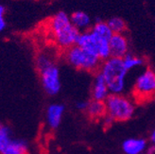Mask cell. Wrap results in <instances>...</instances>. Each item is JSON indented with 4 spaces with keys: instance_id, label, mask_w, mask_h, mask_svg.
<instances>
[{
    "instance_id": "cell-16",
    "label": "cell",
    "mask_w": 155,
    "mask_h": 154,
    "mask_svg": "<svg viewBox=\"0 0 155 154\" xmlns=\"http://www.w3.org/2000/svg\"><path fill=\"white\" fill-rule=\"evenodd\" d=\"M89 102L87 101H79L76 103V108L80 111H86Z\"/></svg>"
},
{
    "instance_id": "cell-1",
    "label": "cell",
    "mask_w": 155,
    "mask_h": 154,
    "mask_svg": "<svg viewBox=\"0 0 155 154\" xmlns=\"http://www.w3.org/2000/svg\"><path fill=\"white\" fill-rule=\"evenodd\" d=\"M49 31L57 47L65 51L76 45L81 31L72 24L70 16L64 11H59L49 20Z\"/></svg>"
},
{
    "instance_id": "cell-15",
    "label": "cell",
    "mask_w": 155,
    "mask_h": 154,
    "mask_svg": "<svg viewBox=\"0 0 155 154\" xmlns=\"http://www.w3.org/2000/svg\"><path fill=\"white\" fill-rule=\"evenodd\" d=\"M108 25H109L110 28L114 34H118V33H124L126 31L127 25L126 22L124 21L121 17H112L107 21Z\"/></svg>"
},
{
    "instance_id": "cell-9",
    "label": "cell",
    "mask_w": 155,
    "mask_h": 154,
    "mask_svg": "<svg viewBox=\"0 0 155 154\" xmlns=\"http://www.w3.org/2000/svg\"><path fill=\"white\" fill-rule=\"evenodd\" d=\"M110 96V91L102 74L99 71L95 73L94 81L92 85V99L99 101H105Z\"/></svg>"
},
{
    "instance_id": "cell-17",
    "label": "cell",
    "mask_w": 155,
    "mask_h": 154,
    "mask_svg": "<svg viewBox=\"0 0 155 154\" xmlns=\"http://www.w3.org/2000/svg\"><path fill=\"white\" fill-rule=\"evenodd\" d=\"M7 28V22L5 16H0V31H4Z\"/></svg>"
},
{
    "instance_id": "cell-19",
    "label": "cell",
    "mask_w": 155,
    "mask_h": 154,
    "mask_svg": "<svg viewBox=\"0 0 155 154\" xmlns=\"http://www.w3.org/2000/svg\"><path fill=\"white\" fill-rule=\"evenodd\" d=\"M150 142H151L153 145H155V129L152 130L151 133H150Z\"/></svg>"
},
{
    "instance_id": "cell-11",
    "label": "cell",
    "mask_w": 155,
    "mask_h": 154,
    "mask_svg": "<svg viewBox=\"0 0 155 154\" xmlns=\"http://www.w3.org/2000/svg\"><path fill=\"white\" fill-rule=\"evenodd\" d=\"M148 149V143L143 138H128L122 143L125 154H142Z\"/></svg>"
},
{
    "instance_id": "cell-12",
    "label": "cell",
    "mask_w": 155,
    "mask_h": 154,
    "mask_svg": "<svg viewBox=\"0 0 155 154\" xmlns=\"http://www.w3.org/2000/svg\"><path fill=\"white\" fill-rule=\"evenodd\" d=\"M70 19L72 24L80 30L81 32L86 31L92 28V21L89 15L81 11H78L73 12L70 15Z\"/></svg>"
},
{
    "instance_id": "cell-3",
    "label": "cell",
    "mask_w": 155,
    "mask_h": 154,
    "mask_svg": "<svg viewBox=\"0 0 155 154\" xmlns=\"http://www.w3.org/2000/svg\"><path fill=\"white\" fill-rule=\"evenodd\" d=\"M109 88L110 94L120 95L126 87L128 70L124 66L122 59L111 57L103 61L99 70Z\"/></svg>"
},
{
    "instance_id": "cell-7",
    "label": "cell",
    "mask_w": 155,
    "mask_h": 154,
    "mask_svg": "<svg viewBox=\"0 0 155 154\" xmlns=\"http://www.w3.org/2000/svg\"><path fill=\"white\" fill-rule=\"evenodd\" d=\"M0 153L1 154H28V145L24 140L14 139L11 129L0 126Z\"/></svg>"
},
{
    "instance_id": "cell-4",
    "label": "cell",
    "mask_w": 155,
    "mask_h": 154,
    "mask_svg": "<svg viewBox=\"0 0 155 154\" xmlns=\"http://www.w3.org/2000/svg\"><path fill=\"white\" fill-rule=\"evenodd\" d=\"M64 58L72 67L91 73H97L102 64V61L96 53L84 49L77 44L64 51Z\"/></svg>"
},
{
    "instance_id": "cell-2",
    "label": "cell",
    "mask_w": 155,
    "mask_h": 154,
    "mask_svg": "<svg viewBox=\"0 0 155 154\" xmlns=\"http://www.w3.org/2000/svg\"><path fill=\"white\" fill-rule=\"evenodd\" d=\"M36 68L45 92L48 96H56L61 90L59 67L48 52H40L35 59Z\"/></svg>"
},
{
    "instance_id": "cell-20",
    "label": "cell",
    "mask_w": 155,
    "mask_h": 154,
    "mask_svg": "<svg viewBox=\"0 0 155 154\" xmlns=\"http://www.w3.org/2000/svg\"><path fill=\"white\" fill-rule=\"evenodd\" d=\"M6 14V7L1 5L0 6V16H5Z\"/></svg>"
},
{
    "instance_id": "cell-10",
    "label": "cell",
    "mask_w": 155,
    "mask_h": 154,
    "mask_svg": "<svg viewBox=\"0 0 155 154\" xmlns=\"http://www.w3.org/2000/svg\"><path fill=\"white\" fill-rule=\"evenodd\" d=\"M64 113V106L63 104H51L48 107L45 113L46 123L50 129H56L61 122L63 114Z\"/></svg>"
},
{
    "instance_id": "cell-14",
    "label": "cell",
    "mask_w": 155,
    "mask_h": 154,
    "mask_svg": "<svg viewBox=\"0 0 155 154\" xmlns=\"http://www.w3.org/2000/svg\"><path fill=\"white\" fill-rule=\"evenodd\" d=\"M122 61H123L124 66L126 67L128 71L131 70V69H134L136 67L142 66L145 63L144 59L134 55V54H131L130 52L122 59Z\"/></svg>"
},
{
    "instance_id": "cell-8",
    "label": "cell",
    "mask_w": 155,
    "mask_h": 154,
    "mask_svg": "<svg viewBox=\"0 0 155 154\" xmlns=\"http://www.w3.org/2000/svg\"><path fill=\"white\" fill-rule=\"evenodd\" d=\"M111 56L123 59L129 53V41L124 33L114 34L110 41Z\"/></svg>"
},
{
    "instance_id": "cell-21",
    "label": "cell",
    "mask_w": 155,
    "mask_h": 154,
    "mask_svg": "<svg viewBox=\"0 0 155 154\" xmlns=\"http://www.w3.org/2000/svg\"><path fill=\"white\" fill-rule=\"evenodd\" d=\"M142 154H147V153H145V152H144V153H142Z\"/></svg>"
},
{
    "instance_id": "cell-18",
    "label": "cell",
    "mask_w": 155,
    "mask_h": 154,
    "mask_svg": "<svg viewBox=\"0 0 155 154\" xmlns=\"http://www.w3.org/2000/svg\"><path fill=\"white\" fill-rule=\"evenodd\" d=\"M146 153L147 154H155V145L152 144L151 146H150V147L147 149Z\"/></svg>"
},
{
    "instance_id": "cell-5",
    "label": "cell",
    "mask_w": 155,
    "mask_h": 154,
    "mask_svg": "<svg viewBox=\"0 0 155 154\" xmlns=\"http://www.w3.org/2000/svg\"><path fill=\"white\" fill-rule=\"evenodd\" d=\"M107 115L114 120L123 122L134 116L135 111L134 101L123 95L110 94L105 100Z\"/></svg>"
},
{
    "instance_id": "cell-6",
    "label": "cell",
    "mask_w": 155,
    "mask_h": 154,
    "mask_svg": "<svg viewBox=\"0 0 155 154\" xmlns=\"http://www.w3.org/2000/svg\"><path fill=\"white\" fill-rule=\"evenodd\" d=\"M133 97L137 103H147L155 99V72L147 68L137 77L133 87Z\"/></svg>"
},
{
    "instance_id": "cell-13",
    "label": "cell",
    "mask_w": 155,
    "mask_h": 154,
    "mask_svg": "<svg viewBox=\"0 0 155 154\" xmlns=\"http://www.w3.org/2000/svg\"><path fill=\"white\" fill-rule=\"evenodd\" d=\"M86 113L89 115V117L93 119H99V118L102 119L107 114L105 101H99V100L92 99L91 101H89Z\"/></svg>"
}]
</instances>
